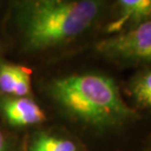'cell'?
Wrapping results in <instances>:
<instances>
[{
  "label": "cell",
  "mask_w": 151,
  "mask_h": 151,
  "mask_svg": "<svg viewBox=\"0 0 151 151\" xmlns=\"http://www.w3.org/2000/svg\"><path fill=\"white\" fill-rule=\"evenodd\" d=\"M107 0H19L14 20L22 48L41 52L63 46L97 25Z\"/></svg>",
  "instance_id": "obj_1"
},
{
  "label": "cell",
  "mask_w": 151,
  "mask_h": 151,
  "mask_svg": "<svg viewBox=\"0 0 151 151\" xmlns=\"http://www.w3.org/2000/svg\"><path fill=\"white\" fill-rule=\"evenodd\" d=\"M49 94L68 117L99 131L124 126L137 115L110 77L99 73L72 74L54 79Z\"/></svg>",
  "instance_id": "obj_2"
},
{
  "label": "cell",
  "mask_w": 151,
  "mask_h": 151,
  "mask_svg": "<svg viewBox=\"0 0 151 151\" xmlns=\"http://www.w3.org/2000/svg\"><path fill=\"white\" fill-rule=\"evenodd\" d=\"M97 52L122 65H151V21L101 40Z\"/></svg>",
  "instance_id": "obj_3"
},
{
  "label": "cell",
  "mask_w": 151,
  "mask_h": 151,
  "mask_svg": "<svg viewBox=\"0 0 151 151\" xmlns=\"http://www.w3.org/2000/svg\"><path fill=\"white\" fill-rule=\"evenodd\" d=\"M0 112L9 124L27 127L40 124L46 115L34 101L27 97H9L0 101Z\"/></svg>",
  "instance_id": "obj_4"
},
{
  "label": "cell",
  "mask_w": 151,
  "mask_h": 151,
  "mask_svg": "<svg viewBox=\"0 0 151 151\" xmlns=\"http://www.w3.org/2000/svg\"><path fill=\"white\" fill-rule=\"evenodd\" d=\"M151 21V0H117V12L107 24L108 33L116 34Z\"/></svg>",
  "instance_id": "obj_5"
},
{
  "label": "cell",
  "mask_w": 151,
  "mask_h": 151,
  "mask_svg": "<svg viewBox=\"0 0 151 151\" xmlns=\"http://www.w3.org/2000/svg\"><path fill=\"white\" fill-rule=\"evenodd\" d=\"M30 71L24 66L0 63V92L10 97H25L30 92Z\"/></svg>",
  "instance_id": "obj_6"
},
{
  "label": "cell",
  "mask_w": 151,
  "mask_h": 151,
  "mask_svg": "<svg viewBox=\"0 0 151 151\" xmlns=\"http://www.w3.org/2000/svg\"><path fill=\"white\" fill-rule=\"evenodd\" d=\"M130 96L141 108L151 109V68L141 70L129 83Z\"/></svg>",
  "instance_id": "obj_7"
},
{
  "label": "cell",
  "mask_w": 151,
  "mask_h": 151,
  "mask_svg": "<svg viewBox=\"0 0 151 151\" xmlns=\"http://www.w3.org/2000/svg\"><path fill=\"white\" fill-rule=\"evenodd\" d=\"M29 151H79L74 141L50 134H38L31 141Z\"/></svg>",
  "instance_id": "obj_8"
},
{
  "label": "cell",
  "mask_w": 151,
  "mask_h": 151,
  "mask_svg": "<svg viewBox=\"0 0 151 151\" xmlns=\"http://www.w3.org/2000/svg\"><path fill=\"white\" fill-rule=\"evenodd\" d=\"M0 151H9V142L1 131H0Z\"/></svg>",
  "instance_id": "obj_9"
}]
</instances>
